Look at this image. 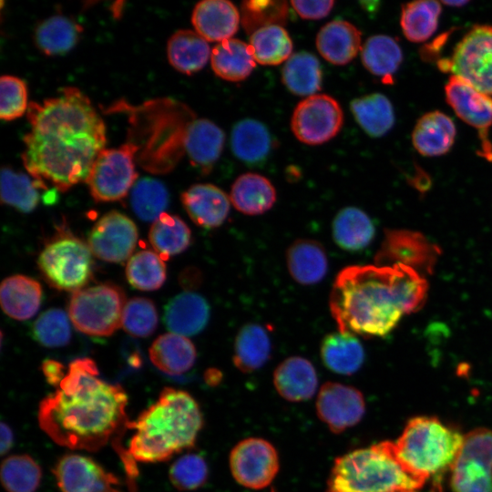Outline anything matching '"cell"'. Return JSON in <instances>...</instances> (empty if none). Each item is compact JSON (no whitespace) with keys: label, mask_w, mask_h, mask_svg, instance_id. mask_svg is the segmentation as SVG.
I'll use <instances>...</instances> for the list:
<instances>
[{"label":"cell","mask_w":492,"mask_h":492,"mask_svg":"<svg viewBox=\"0 0 492 492\" xmlns=\"http://www.w3.org/2000/svg\"><path fill=\"white\" fill-rule=\"evenodd\" d=\"M128 395L119 384L98 377L90 358L74 360L56 390L38 408L40 428L57 445L71 450L97 451L109 443L126 471L130 492L136 491L138 469L121 439L130 429Z\"/></svg>","instance_id":"obj_1"},{"label":"cell","mask_w":492,"mask_h":492,"mask_svg":"<svg viewBox=\"0 0 492 492\" xmlns=\"http://www.w3.org/2000/svg\"><path fill=\"white\" fill-rule=\"evenodd\" d=\"M26 117L30 131L21 157L29 175L62 192L86 182L107 143L104 120L90 99L66 87L41 103L30 102Z\"/></svg>","instance_id":"obj_2"},{"label":"cell","mask_w":492,"mask_h":492,"mask_svg":"<svg viewBox=\"0 0 492 492\" xmlns=\"http://www.w3.org/2000/svg\"><path fill=\"white\" fill-rule=\"evenodd\" d=\"M427 289L424 276L403 264L349 266L334 281L330 310L340 332L384 336L424 305Z\"/></svg>","instance_id":"obj_3"},{"label":"cell","mask_w":492,"mask_h":492,"mask_svg":"<svg viewBox=\"0 0 492 492\" xmlns=\"http://www.w3.org/2000/svg\"><path fill=\"white\" fill-rule=\"evenodd\" d=\"M203 419L197 401L183 390L166 387L157 401L131 421L136 432L128 453L140 463H157L192 448Z\"/></svg>","instance_id":"obj_4"},{"label":"cell","mask_w":492,"mask_h":492,"mask_svg":"<svg viewBox=\"0 0 492 492\" xmlns=\"http://www.w3.org/2000/svg\"><path fill=\"white\" fill-rule=\"evenodd\" d=\"M424 485L398 461L393 442L384 441L335 458L326 492H419Z\"/></svg>","instance_id":"obj_5"},{"label":"cell","mask_w":492,"mask_h":492,"mask_svg":"<svg viewBox=\"0 0 492 492\" xmlns=\"http://www.w3.org/2000/svg\"><path fill=\"white\" fill-rule=\"evenodd\" d=\"M463 442L457 430L437 418L417 416L408 421L393 447L405 469L425 483L431 476L452 466Z\"/></svg>","instance_id":"obj_6"},{"label":"cell","mask_w":492,"mask_h":492,"mask_svg":"<svg viewBox=\"0 0 492 492\" xmlns=\"http://www.w3.org/2000/svg\"><path fill=\"white\" fill-rule=\"evenodd\" d=\"M37 264L52 287L76 292L91 280L92 252L83 241L70 233H58L40 252Z\"/></svg>","instance_id":"obj_7"},{"label":"cell","mask_w":492,"mask_h":492,"mask_svg":"<svg viewBox=\"0 0 492 492\" xmlns=\"http://www.w3.org/2000/svg\"><path fill=\"white\" fill-rule=\"evenodd\" d=\"M127 302L123 290L106 282L74 292L68 316L79 332L90 336H109L122 325Z\"/></svg>","instance_id":"obj_8"},{"label":"cell","mask_w":492,"mask_h":492,"mask_svg":"<svg viewBox=\"0 0 492 492\" xmlns=\"http://www.w3.org/2000/svg\"><path fill=\"white\" fill-rule=\"evenodd\" d=\"M437 66L492 96V25L474 26L455 46L449 58Z\"/></svg>","instance_id":"obj_9"},{"label":"cell","mask_w":492,"mask_h":492,"mask_svg":"<svg viewBox=\"0 0 492 492\" xmlns=\"http://www.w3.org/2000/svg\"><path fill=\"white\" fill-rule=\"evenodd\" d=\"M138 149L128 142L98 154L86 180L96 201H116L128 195L138 178L134 164Z\"/></svg>","instance_id":"obj_10"},{"label":"cell","mask_w":492,"mask_h":492,"mask_svg":"<svg viewBox=\"0 0 492 492\" xmlns=\"http://www.w3.org/2000/svg\"><path fill=\"white\" fill-rule=\"evenodd\" d=\"M454 492H492V431L478 428L464 436L451 466Z\"/></svg>","instance_id":"obj_11"},{"label":"cell","mask_w":492,"mask_h":492,"mask_svg":"<svg viewBox=\"0 0 492 492\" xmlns=\"http://www.w3.org/2000/svg\"><path fill=\"white\" fill-rule=\"evenodd\" d=\"M343 112L333 97L325 94L307 97L294 108L291 127L296 138L307 145H320L342 128Z\"/></svg>","instance_id":"obj_12"},{"label":"cell","mask_w":492,"mask_h":492,"mask_svg":"<svg viewBox=\"0 0 492 492\" xmlns=\"http://www.w3.org/2000/svg\"><path fill=\"white\" fill-rule=\"evenodd\" d=\"M279 456L265 439L250 437L239 442L230 454V468L240 485L251 489L268 487L279 471Z\"/></svg>","instance_id":"obj_13"},{"label":"cell","mask_w":492,"mask_h":492,"mask_svg":"<svg viewBox=\"0 0 492 492\" xmlns=\"http://www.w3.org/2000/svg\"><path fill=\"white\" fill-rule=\"evenodd\" d=\"M445 94L455 113L477 130L481 156L492 161V143L488 138L492 126V97L454 75L445 86Z\"/></svg>","instance_id":"obj_14"},{"label":"cell","mask_w":492,"mask_h":492,"mask_svg":"<svg viewBox=\"0 0 492 492\" xmlns=\"http://www.w3.org/2000/svg\"><path fill=\"white\" fill-rule=\"evenodd\" d=\"M438 254V248L421 233L388 230L375 255V265L403 264L423 275L432 272Z\"/></svg>","instance_id":"obj_15"},{"label":"cell","mask_w":492,"mask_h":492,"mask_svg":"<svg viewBox=\"0 0 492 492\" xmlns=\"http://www.w3.org/2000/svg\"><path fill=\"white\" fill-rule=\"evenodd\" d=\"M138 242L136 224L125 214L112 210L103 215L91 229L87 244L97 258L108 262H123Z\"/></svg>","instance_id":"obj_16"},{"label":"cell","mask_w":492,"mask_h":492,"mask_svg":"<svg viewBox=\"0 0 492 492\" xmlns=\"http://www.w3.org/2000/svg\"><path fill=\"white\" fill-rule=\"evenodd\" d=\"M61 492H122L120 481L89 456L66 454L53 468Z\"/></svg>","instance_id":"obj_17"},{"label":"cell","mask_w":492,"mask_h":492,"mask_svg":"<svg viewBox=\"0 0 492 492\" xmlns=\"http://www.w3.org/2000/svg\"><path fill=\"white\" fill-rule=\"evenodd\" d=\"M364 411V399L358 389L333 382L322 385L316 399V412L333 433H342L358 424Z\"/></svg>","instance_id":"obj_18"},{"label":"cell","mask_w":492,"mask_h":492,"mask_svg":"<svg viewBox=\"0 0 492 492\" xmlns=\"http://www.w3.org/2000/svg\"><path fill=\"white\" fill-rule=\"evenodd\" d=\"M181 202L191 220L206 229L220 226L230 213V197L209 183L194 184L188 188L181 194Z\"/></svg>","instance_id":"obj_19"},{"label":"cell","mask_w":492,"mask_h":492,"mask_svg":"<svg viewBox=\"0 0 492 492\" xmlns=\"http://www.w3.org/2000/svg\"><path fill=\"white\" fill-rule=\"evenodd\" d=\"M237 7L227 0H204L199 2L191 15L195 31L208 42L231 39L240 24Z\"/></svg>","instance_id":"obj_20"},{"label":"cell","mask_w":492,"mask_h":492,"mask_svg":"<svg viewBox=\"0 0 492 492\" xmlns=\"http://www.w3.org/2000/svg\"><path fill=\"white\" fill-rule=\"evenodd\" d=\"M224 141V132L215 123L194 118L186 128L183 148L191 164L207 173L220 157Z\"/></svg>","instance_id":"obj_21"},{"label":"cell","mask_w":492,"mask_h":492,"mask_svg":"<svg viewBox=\"0 0 492 492\" xmlns=\"http://www.w3.org/2000/svg\"><path fill=\"white\" fill-rule=\"evenodd\" d=\"M164 323L172 333L195 335L200 333L210 319V305L201 295L185 292L173 297L165 306Z\"/></svg>","instance_id":"obj_22"},{"label":"cell","mask_w":492,"mask_h":492,"mask_svg":"<svg viewBox=\"0 0 492 492\" xmlns=\"http://www.w3.org/2000/svg\"><path fill=\"white\" fill-rule=\"evenodd\" d=\"M316 47L326 61L343 66L361 51L362 35L353 24L344 20H333L318 32Z\"/></svg>","instance_id":"obj_23"},{"label":"cell","mask_w":492,"mask_h":492,"mask_svg":"<svg viewBox=\"0 0 492 492\" xmlns=\"http://www.w3.org/2000/svg\"><path fill=\"white\" fill-rule=\"evenodd\" d=\"M273 384L278 394L290 402L310 399L316 391L318 378L310 361L300 356L285 359L275 369Z\"/></svg>","instance_id":"obj_24"},{"label":"cell","mask_w":492,"mask_h":492,"mask_svg":"<svg viewBox=\"0 0 492 492\" xmlns=\"http://www.w3.org/2000/svg\"><path fill=\"white\" fill-rule=\"evenodd\" d=\"M456 129L453 120L441 111L424 114L415 125L412 142L423 156L436 157L447 153L456 138Z\"/></svg>","instance_id":"obj_25"},{"label":"cell","mask_w":492,"mask_h":492,"mask_svg":"<svg viewBox=\"0 0 492 492\" xmlns=\"http://www.w3.org/2000/svg\"><path fill=\"white\" fill-rule=\"evenodd\" d=\"M3 311L11 318L25 321L33 317L42 301L40 283L31 277L13 275L5 278L0 288Z\"/></svg>","instance_id":"obj_26"},{"label":"cell","mask_w":492,"mask_h":492,"mask_svg":"<svg viewBox=\"0 0 492 492\" xmlns=\"http://www.w3.org/2000/svg\"><path fill=\"white\" fill-rule=\"evenodd\" d=\"M287 267L291 276L303 285L321 282L328 269L324 248L313 240H297L286 252Z\"/></svg>","instance_id":"obj_27"},{"label":"cell","mask_w":492,"mask_h":492,"mask_svg":"<svg viewBox=\"0 0 492 492\" xmlns=\"http://www.w3.org/2000/svg\"><path fill=\"white\" fill-rule=\"evenodd\" d=\"M230 200L238 211L247 215H259L273 206L276 191L267 178L249 172L239 176L233 182Z\"/></svg>","instance_id":"obj_28"},{"label":"cell","mask_w":492,"mask_h":492,"mask_svg":"<svg viewBox=\"0 0 492 492\" xmlns=\"http://www.w3.org/2000/svg\"><path fill=\"white\" fill-rule=\"evenodd\" d=\"M210 54L208 41L196 31L189 29L176 31L167 44L169 64L185 75H192L202 69Z\"/></svg>","instance_id":"obj_29"},{"label":"cell","mask_w":492,"mask_h":492,"mask_svg":"<svg viewBox=\"0 0 492 492\" xmlns=\"http://www.w3.org/2000/svg\"><path fill=\"white\" fill-rule=\"evenodd\" d=\"M149 354L151 363L159 370L171 375L188 372L197 357L193 343L187 337L172 333L159 336Z\"/></svg>","instance_id":"obj_30"},{"label":"cell","mask_w":492,"mask_h":492,"mask_svg":"<svg viewBox=\"0 0 492 492\" xmlns=\"http://www.w3.org/2000/svg\"><path fill=\"white\" fill-rule=\"evenodd\" d=\"M210 65L215 75L224 80L239 82L247 78L255 67L250 45L231 38L218 43L211 50Z\"/></svg>","instance_id":"obj_31"},{"label":"cell","mask_w":492,"mask_h":492,"mask_svg":"<svg viewBox=\"0 0 492 492\" xmlns=\"http://www.w3.org/2000/svg\"><path fill=\"white\" fill-rule=\"evenodd\" d=\"M321 357L324 365L332 372L349 375L363 365L364 350L354 334L339 331L323 338Z\"/></svg>","instance_id":"obj_32"},{"label":"cell","mask_w":492,"mask_h":492,"mask_svg":"<svg viewBox=\"0 0 492 492\" xmlns=\"http://www.w3.org/2000/svg\"><path fill=\"white\" fill-rule=\"evenodd\" d=\"M82 27L73 19L54 15L41 21L35 29L36 47L46 56H61L78 42Z\"/></svg>","instance_id":"obj_33"},{"label":"cell","mask_w":492,"mask_h":492,"mask_svg":"<svg viewBox=\"0 0 492 492\" xmlns=\"http://www.w3.org/2000/svg\"><path fill=\"white\" fill-rule=\"evenodd\" d=\"M361 59L370 73L381 77L384 84H393L394 75L403 61V51L395 38L375 35L362 46Z\"/></svg>","instance_id":"obj_34"},{"label":"cell","mask_w":492,"mask_h":492,"mask_svg":"<svg viewBox=\"0 0 492 492\" xmlns=\"http://www.w3.org/2000/svg\"><path fill=\"white\" fill-rule=\"evenodd\" d=\"M271 352L272 343L265 328L258 323H247L236 336L233 364L240 371L251 373L267 363Z\"/></svg>","instance_id":"obj_35"},{"label":"cell","mask_w":492,"mask_h":492,"mask_svg":"<svg viewBox=\"0 0 492 492\" xmlns=\"http://www.w3.org/2000/svg\"><path fill=\"white\" fill-rule=\"evenodd\" d=\"M332 231L335 243L349 251H357L367 247L375 233L369 216L355 207H346L336 214Z\"/></svg>","instance_id":"obj_36"},{"label":"cell","mask_w":492,"mask_h":492,"mask_svg":"<svg viewBox=\"0 0 492 492\" xmlns=\"http://www.w3.org/2000/svg\"><path fill=\"white\" fill-rule=\"evenodd\" d=\"M233 154L241 161L256 163L264 159L272 148V138L261 122L245 118L236 123L231 134Z\"/></svg>","instance_id":"obj_37"},{"label":"cell","mask_w":492,"mask_h":492,"mask_svg":"<svg viewBox=\"0 0 492 492\" xmlns=\"http://www.w3.org/2000/svg\"><path fill=\"white\" fill-rule=\"evenodd\" d=\"M350 107L354 119L370 137L385 135L395 124L394 108L381 93L357 97L352 100Z\"/></svg>","instance_id":"obj_38"},{"label":"cell","mask_w":492,"mask_h":492,"mask_svg":"<svg viewBox=\"0 0 492 492\" xmlns=\"http://www.w3.org/2000/svg\"><path fill=\"white\" fill-rule=\"evenodd\" d=\"M285 87L297 96H313L320 90L323 71L319 60L313 54L295 53L285 62L282 70Z\"/></svg>","instance_id":"obj_39"},{"label":"cell","mask_w":492,"mask_h":492,"mask_svg":"<svg viewBox=\"0 0 492 492\" xmlns=\"http://www.w3.org/2000/svg\"><path fill=\"white\" fill-rule=\"evenodd\" d=\"M149 238L155 251L169 259L190 245L191 231L179 217L164 212L153 222Z\"/></svg>","instance_id":"obj_40"},{"label":"cell","mask_w":492,"mask_h":492,"mask_svg":"<svg viewBox=\"0 0 492 492\" xmlns=\"http://www.w3.org/2000/svg\"><path fill=\"white\" fill-rule=\"evenodd\" d=\"M47 190L46 183L31 175L15 171L8 166L1 169V201L22 212H31L38 203V190Z\"/></svg>","instance_id":"obj_41"},{"label":"cell","mask_w":492,"mask_h":492,"mask_svg":"<svg viewBox=\"0 0 492 492\" xmlns=\"http://www.w3.org/2000/svg\"><path fill=\"white\" fill-rule=\"evenodd\" d=\"M442 5L436 1H414L401 8L400 25L406 39L421 43L428 39L438 26Z\"/></svg>","instance_id":"obj_42"},{"label":"cell","mask_w":492,"mask_h":492,"mask_svg":"<svg viewBox=\"0 0 492 492\" xmlns=\"http://www.w3.org/2000/svg\"><path fill=\"white\" fill-rule=\"evenodd\" d=\"M250 47L254 60L263 66L286 62L292 52V41L282 26L261 27L251 35Z\"/></svg>","instance_id":"obj_43"},{"label":"cell","mask_w":492,"mask_h":492,"mask_svg":"<svg viewBox=\"0 0 492 492\" xmlns=\"http://www.w3.org/2000/svg\"><path fill=\"white\" fill-rule=\"evenodd\" d=\"M126 275L128 282L140 291L160 288L166 280V266L163 259L155 251L142 250L129 258Z\"/></svg>","instance_id":"obj_44"},{"label":"cell","mask_w":492,"mask_h":492,"mask_svg":"<svg viewBox=\"0 0 492 492\" xmlns=\"http://www.w3.org/2000/svg\"><path fill=\"white\" fill-rule=\"evenodd\" d=\"M169 192L164 184L152 178L136 181L131 190L130 204L142 220L155 221L169 205Z\"/></svg>","instance_id":"obj_45"},{"label":"cell","mask_w":492,"mask_h":492,"mask_svg":"<svg viewBox=\"0 0 492 492\" xmlns=\"http://www.w3.org/2000/svg\"><path fill=\"white\" fill-rule=\"evenodd\" d=\"M41 477L39 465L28 455H12L2 462L1 481L7 492H35Z\"/></svg>","instance_id":"obj_46"},{"label":"cell","mask_w":492,"mask_h":492,"mask_svg":"<svg viewBox=\"0 0 492 492\" xmlns=\"http://www.w3.org/2000/svg\"><path fill=\"white\" fill-rule=\"evenodd\" d=\"M287 15L288 6L283 1H245L241 5V20L251 34L268 26H282Z\"/></svg>","instance_id":"obj_47"},{"label":"cell","mask_w":492,"mask_h":492,"mask_svg":"<svg viewBox=\"0 0 492 492\" xmlns=\"http://www.w3.org/2000/svg\"><path fill=\"white\" fill-rule=\"evenodd\" d=\"M35 339L46 347H61L68 343L71 329L67 314L61 309L44 312L33 325Z\"/></svg>","instance_id":"obj_48"},{"label":"cell","mask_w":492,"mask_h":492,"mask_svg":"<svg viewBox=\"0 0 492 492\" xmlns=\"http://www.w3.org/2000/svg\"><path fill=\"white\" fill-rule=\"evenodd\" d=\"M158 324V313L155 304L148 298L135 297L127 302L123 315L124 330L137 337L151 335Z\"/></svg>","instance_id":"obj_49"},{"label":"cell","mask_w":492,"mask_h":492,"mask_svg":"<svg viewBox=\"0 0 492 492\" xmlns=\"http://www.w3.org/2000/svg\"><path fill=\"white\" fill-rule=\"evenodd\" d=\"M208 475V466L204 458L192 453L178 458L169 472L170 482L180 491L195 490L202 487Z\"/></svg>","instance_id":"obj_50"},{"label":"cell","mask_w":492,"mask_h":492,"mask_svg":"<svg viewBox=\"0 0 492 492\" xmlns=\"http://www.w3.org/2000/svg\"><path fill=\"white\" fill-rule=\"evenodd\" d=\"M26 82L14 76L0 78V118L11 121L22 117L28 108Z\"/></svg>","instance_id":"obj_51"},{"label":"cell","mask_w":492,"mask_h":492,"mask_svg":"<svg viewBox=\"0 0 492 492\" xmlns=\"http://www.w3.org/2000/svg\"><path fill=\"white\" fill-rule=\"evenodd\" d=\"M296 13L304 19H321L325 17L333 9V1H291Z\"/></svg>","instance_id":"obj_52"},{"label":"cell","mask_w":492,"mask_h":492,"mask_svg":"<svg viewBox=\"0 0 492 492\" xmlns=\"http://www.w3.org/2000/svg\"><path fill=\"white\" fill-rule=\"evenodd\" d=\"M42 372L47 383L53 386L58 387L62 380L65 378L64 365L55 360L47 359L42 364Z\"/></svg>","instance_id":"obj_53"},{"label":"cell","mask_w":492,"mask_h":492,"mask_svg":"<svg viewBox=\"0 0 492 492\" xmlns=\"http://www.w3.org/2000/svg\"><path fill=\"white\" fill-rule=\"evenodd\" d=\"M0 433H1V454L5 455L13 446L14 435L9 425L4 422L1 423Z\"/></svg>","instance_id":"obj_54"},{"label":"cell","mask_w":492,"mask_h":492,"mask_svg":"<svg viewBox=\"0 0 492 492\" xmlns=\"http://www.w3.org/2000/svg\"><path fill=\"white\" fill-rule=\"evenodd\" d=\"M220 378V373L213 369L207 371L205 374V379L210 384H217Z\"/></svg>","instance_id":"obj_55"},{"label":"cell","mask_w":492,"mask_h":492,"mask_svg":"<svg viewBox=\"0 0 492 492\" xmlns=\"http://www.w3.org/2000/svg\"><path fill=\"white\" fill-rule=\"evenodd\" d=\"M442 3L444 5H446L452 6V7H461V6L465 5H466L468 2L459 0V1H443Z\"/></svg>","instance_id":"obj_56"},{"label":"cell","mask_w":492,"mask_h":492,"mask_svg":"<svg viewBox=\"0 0 492 492\" xmlns=\"http://www.w3.org/2000/svg\"><path fill=\"white\" fill-rule=\"evenodd\" d=\"M271 492H275L273 489Z\"/></svg>","instance_id":"obj_57"}]
</instances>
